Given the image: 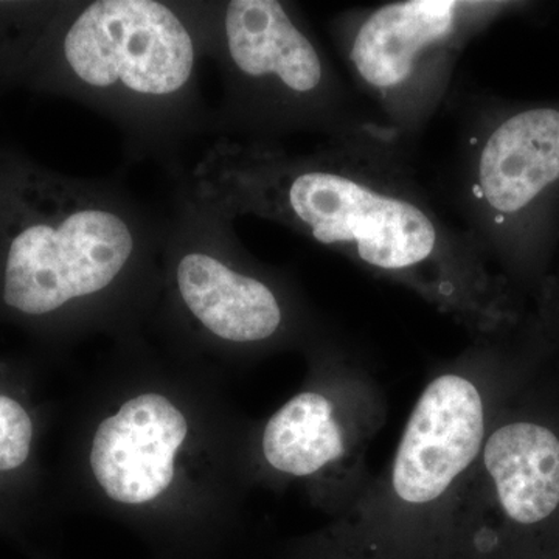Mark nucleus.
Here are the masks:
<instances>
[{"label":"nucleus","instance_id":"obj_1","mask_svg":"<svg viewBox=\"0 0 559 559\" xmlns=\"http://www.w3.org/2000/svg\"><path fill=\"white\" fill-rule=\"evenodd\" d=\"M388 131L311 151L216 139L173 190L235 221H271L415 294L474 340L516 323L513 286L436 209Z\"/></svg>","mask_w":559,"mask_h":559},{"label":"nucleus","instance_id":"obj_2","mask_svg":"<svg viewBox=\"0 0 559 559\" xmlns=\"http://www.w3.org/2000/svg\"><path fill=\"white\" fill-rule=\"evenodd\" d=\"M202 49L182 2L70 0L33 53L22 90L66 98L109 120L130 164H180L210 134Z\"/></svg>","mask_w":559,"mask_h":559},{"label":"nucleus","instance_id":"obj_3","mask_svg":"<svg viewBox=\"0 0 559 559\" xmlns=\"http://www.w3.org/2000/svg\"><path fill=\"white\" fill-rule=\"evenodd\" d=\"M167 215L0 143V312L51 323L153 271Z\"/></svg>","mask_w":559,"mask_h":559},{"label":"nucleus","instance_id":"obj_4","mask_svg":"<svg viewBox=\"0 0 559 559\" xmlns=\"http://www.w3.org/2000/svg\"><path fill=\"white\" fill-rule=\"evenodd\" d=\"M182 5L202 57L218 68L223 94L210 119L216 139L280 145L297 134L349 140L388 131L360 108L297 3L191 0Z\"/></svg>","mask_w":559,"mask_h":559},{"label":"nucleus","instance_id":"obj_5","mask_svg":"<svg viewBox=\"0 0 559 559\" xmlns=\"http://www.w3.org/2000/svg\"><path fill=\"white\" fill-rule=\"evenodd\" d=\"M496 337L474 340L433 371L388 468L333 530L349 554H392L447 543L499 403Z\"/></svg>","mask_w":559,"mask_h":559},{"label":"nucleus","instance_id":"obj_6","mask_svg":"<svg viewBox=\"0 0 559 559\" xmlns=\"http://www.w3.org/2000/svg\"><path fill=\"white\" fill-rule=\"evenodd\" d=\"M450 173L462 227L513 286L538 277L559 226V100L474 95Z\"/></svg>","mask_w":559,"mask_h":559},{"label":"nucleus","instance_id":"obj_7","mask_svg":"<svg viewBox=\"0 0 559 559\" xmlns=\"http://www.w3.org/2000/svg\"><path fill=\"white\" fill-rule=\"evenodd\" d=\"M532 9L511 0H395L341 11L330 21V36L374 117L411 150L448 105L466 47Z\"/></svg>","mask_w":559,"mask_h":559},{"label":"nucleus","instance_id":"obj_8","mask_svg":"<svg viewBox=\"0 0 559 559\" xmlns=\"http://www.w3.org/2000/svg\"><path fill=\"white\" fill-rule=\"evenodd\" d=\"M162 257L180 308L215 340L253 347L299 333L285 280L249 257L234 221L176 190Z\"/></svg>","mask_w":559,"mask_h":559},{"label":"nucleus","instance_id":"obj_9","mask_svg":"<svg viewBox=\"0 0 559 559\" xmlns=\"http://www.w3.org/2000/svg\"><path fill=\"white\" fill-rule=\"evenodd\" d=\"M320 358L319 388L304 390L272 415L261 454L280 474L322 481L331 509L342 514L373 479L367 454L388 421V401L348 344H330Z\"/></svg>","mask_w":559,"mask_h":559},{"label":"nucleus","instance_id":"obj_10","mask_svg":"<svg viewBox=\"0 0 559 559\" xmlns=\"http://www.w3.org/2000/svg\"><path fill=\"white\" fill-rule=\"evenodd\" d=\"M559 510V436L533 419L495 418L448 543L487 558L500 525L532 528Z\"/></svg>","mask_w":559,"mask_h":559},{"label":"nucleus","instance_id":"obj_11","mask_svg":"<svg viewBox=\"0 0 559 559\" xmlns=\"http://www.w3.org/2000/svg\"><path fill=\"white\" fill-rule=\"evenodd\" d=\"M189 426L165 396L145 393L98 426L92 444L95 479L116 502L140 506L175 479V460Z\"/></svg>","mask_w":559,"mask_h":559},{"label":"nucleus","instance_id":"obj_12","mask_svg":"<svg viewBox=\"0 0 559 559\" xmlns=\"http://www.w3.org/2000/svg\"><path fill=\"white\" fill-rule=\"evenodd\" d=\"M70 0L0 2V94L22 90L33 53Z\"/></svg>","mask_w":559,"mask_h":559},{"label":"nucleus","instance_id":"obj_13","mask_svg":"<svg viewBox=\"0 0 559 559\" xmlns=\"http://www.w3.org/2000/svg\"><path fill=\"white\" fill-rule=\"evenodd\" d=\"M35 423L31 412L11 393L0 392V485L31 462Z\"/></svg>","mask_w":559,"mask_h":559},{"label":"nucleus","instance_id":"obj_14","mask_svg":"<svg viewBox=\"0 0 559 559\" xmlns=\"http://www.w3.org/2000/svg\"><path fill=\"white\" fill-rule=\"evenodd\" d=\"M554 297L559 299V277L555 280L554 286H550L549 299H554Z\"/></svg>","mask_w":559,"mask_h":559}]
</instances>
